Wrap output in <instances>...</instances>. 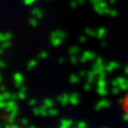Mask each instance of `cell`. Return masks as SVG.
Returning <instances> with one entry per match:
<instances>
[{"label": "cell", "mask_w": 128, "mask_h": 128, "mask_svg": "<svg viewBox=\"0 0 128 128\" xmlns=\"http://www.w3.org/2000/svg\"><path fill=\"white\" fill-rule=\"evenodd\" d=\"M44 105H45L46 107L51 108V107L53 106V102L51 101L50 99H46V100L44 101Z\"/></svg>", "instance_id": "52a82bcc"}, {"label": "cell", "mask_w": 128, "mask_h": 128, "mask_svg": "<svg viewBox=\"0 0 128 128\" xmlns=\"http://www.w3.org/2000/svg\"><path fill=\"white\" fill-rule=\"evenodd\" d=\"M14 80H15V84H16V86H19L20 84H22L23 82V80H24V78L21 76V74H15L14 75Z\"/></svg>", "instance_id": "277c9868"}, {"label": "cell", "mask_w": 128, "mask_h": 128, "mask_svg": "<svg viewBox=\"0 0 128 128\" xmlns=\"http://www.w3.org/2000/svg\"><path fill=\"white\" fill-rule=\"evenodd\" d=\"M125 73H126V74H128V66H127V68L125 69Z\"/></svg>", "instance_id": "ffe728a7"}, {"label": "cell", "mask_w": 128, "mask_h": 128, "mask_svg": "<svg viewBox=\"0 0 128 128\" xmlns=\"http://www.w3.org/2000/svg\"><path fill=\"white\" fill-rule=\"evenodd\" d=\"M57 114H58V111L56 109L50 108V109L48 110V115H50V116H56Z\"/></svg>", "instance_id": "5bb4252c"}, {"label": "cell", "mask_w": 128, "mask_h": 128, "mask_svg": "<svg viewBox=\"0 0 128 128\" xmlns=\"http://www.w3.org/2000/svg\"><path fill=\"white\" fill-rule=\"evenodd\" d=\"M78 128H86V122H80L77 125Z\"/></svg>", "instance_id": "2e32d148"}, {"label": "cell", "mask_w": 128, "mask_h": 128, "mask_svg": "<svg viewBox=\"0 0 128 128\" xmlns=\"http://www.w3.org/2000/svg\"><path fill=\"white\" fill-rule=\"evenodd\" d=\"M59 101L61 102V104L63 105H66L69 102V96L68 94H64L63 96L59 97Z\"/></svg>", "instance_id": "3957f363"}, {"label": "cell", "mask_w": 128, "mask_h": 128, "mask_svg": "<svg viewBox=\"0 0 128 128\" xmlns=\"http://www.w3.org/2000/svg\"><path fill=\"white\" fill-rule=\"evenodd\" d=\"M107 106H109V102L107 101V100H102L100 101L98 104H97V106H96V109H101V108H104V107H107Z\"/></svg>", "instance_id": "6da1fadb"}, {"label": "cell", "mask_w": 128, "mask_h": 128, "mask_svg": "<svg viewBox=\"0 0 128 128\" xmlns=\"http://www.w3.org/2000/svg\"><path fill=\"white\" fill-rule=\"evenodd\" d=\"M69 102L72 105H76L78 104V95L76 93H73L69 96Z\"/></svg>", "instance_id": "7a4b0ae2"}, {"label": "cell", "mask_w": 128, "mask_h": 128, "mask_svg": "<svg viewBox=\"0 0 128 128\" xmlns=\"http://www.w3.org/2000/svg\"><path fill=\"white\" fill-rule=\"evenodd\" d=\"M122 108L124 109L125 113L128 114V93H127V95L125 96V98L122 100Z\"/></svg>", "instance_id": "5b68a950"}, {"label": "cell", "mask_w": 128, "mask_h": 128, "mask_svg": "<svg viewBox=\"0 0 128 128\" xmlns=\"http://www.w3.org/2000/svg\"><path fill=\"white\" fill-rule=\"evenodd\" d=\"M61 124L64 125V126H66V127H70L72 125V120H63L61 122Z\"/></svg>", "instance_id": "8992f818"}, {"label": "cell", "mask_w": 128, "mask_h": 128, "mask_svg": "<svg viewBox=\"0 0 128 128\" xmlns=\"http://www.w3.org/2000/svg\"><path fill=\"white\" fill-rule=\"evenodd\" d=\"M12 97V96L10 95V93L5 92V93H3V94L1 95V101H4V100H10Z\"/></svg>", "instance_id": "ba28073f"}, {"label": "cell", "mask_w": 128, "mask_h": 128, "mask_svg": "<svg viewBox=\"0 0 128 128\" xmlns=\"http://www.w3.org/2000/svg\"><path fill=\"white\" fill-rule=\"evenodd\" d=\"M89 88H90V82H87V84L84 86V89H86V90H89Z\"/></svg>", "instance_id": "ac0fdd59"}, {"label": "cell", "mask_w": 128, "mask_h": 128, "mask_svg": "<svg viewBox=\"0 0 128 128\" xmlns=\"http://www.w3.org/2000/svg\"><path fill=\"white\" fill-rule=\"evenodd\" d=\"M35 104H36V101H35L34 99H32V100H30V105H32V106H34Z\"/></svg>", "instance_id": "e0dca14e"}, {"label": "cell", "mask_w": 128, "mask_h": 128, "mask_svg": "<svg viewBox=\"0 0 128 128\" xmlns=\"http://www.w3.org/2000/svg\"><path fill=\"white\" fill-rule=\"evenodd\" d=\"M117 68V64H115V63H111V64L106 68V69L108 70V71H111V70H113L114 68Z\"/></svg>", "instance_id": "4fadbf2b"}, {"label": "cell", "mask_w": 128, "mask_h": 128, "mask_svg": "<svg viewBox=\"0 0 128 128\" xmlns=\"http://www.w3.org/2000/svg\"><path fill=\"white\" fill-rule=\"evenodd\" d=\"M70 82H72V84L78 82V77L76 75H71V77H70Z\"/></svg>", "instance_id": "9a60e30c"}, {"label": "cell", "mask_w": 128, "mask_h": 128, "mask_svg": "<svg viewBox=\"0 0 128 128\" xmlns=\"http://www.w3.org/2000/svg\"><path fill=\"white\" fill-rule=\"evenodd\" d=\"M22 124H27V120H26V119H24V120H22Z\"/></svg>", "instance_id": "d6986e66"}, {"label": "cell", "mask_w": 128, "mask_h": 128, "mask_svg": "<svg viewBox=\"0 0 128 128\" xmlns=\"http://www.w3.org/2000/svg\"><path fill=\"white\" fill-rule=\"evenodd\" d=\"M98 93L102 96H105L107 94V90L105 89V87H98Z\"/></svg>", "instance_id": "9c48e42d"}, {"label": "cell", "mask_w": 128, "mask_h": 128, "mask_svg": "<svg viewBox=\"0 0 128 128\" xmlns=\"http://www.w3.org/2000/svg\"><path fill=\"white\" fill-rule=\"evenodd\" d=\"M26 89L25 88H21V90L19 91L18 93V97H19V99H25L26 98Z\"/></svg>", "instance_id": "30bf717a"}, {"label": "cell", "mask_w": 128, "mask_h": 128, "mask_svg": "<svg viewBox=\"0 0 128 128\" xmlns=\"http://www.w3.org/2000/svg\"><path fill=\"white\" fill-rule=\"evenodd\" d=\"M97 84H98V87H105L106 82L104 81V79H99V82Z\"/></svg>", "instance_id": "8fae6325"}, {"label": "cell", "mask_w": 128, "mask_h": 128, "mask_svg": "<svg viewBox=\"0 0 128 128\" xmlns=\"http://www.w3.org/2000/svg\"><path fill=\"white\" fill-rule=\"evenodd\" d=\"M95 72H90V73L88 74V79H87V82H90V84H91L92 82V81H93V80H94V76H95Z\"/></svg>", "instance_id": "7c38bea8"}]
</instances>
